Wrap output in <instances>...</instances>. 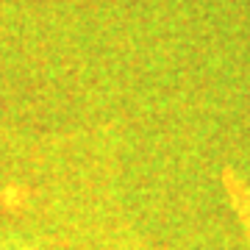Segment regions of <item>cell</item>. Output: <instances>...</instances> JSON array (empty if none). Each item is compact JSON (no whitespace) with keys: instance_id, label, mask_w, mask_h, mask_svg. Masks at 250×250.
<instances>
[{"instance_id":"1","label":"cell","mask_w":250,"mask_h":250,"mask_svg":"<svg viewBox=\"0 0 250 250\" xmlns=\"http://www.w3.org/2000/svg\"><path fill=\"white\" fill-rule=\"evenodd\" d=\"M236 197H239L242 220H245V228H248V236H250V197H248V195H236Z\"/></svg>"},{"instance_id":"2","label":"cell","mask_w":250,"mask_h":250,"mask_svg":"<svg viewBox=\"0 0 250 250\" xmlns=\"http://www.w3.org/2000/svg\"><path fill=\"white\" fill-rule=\"evenodd\" d=\"M0 250H17V248H6V245H0Z\"/></svg>"}]
</instances>
